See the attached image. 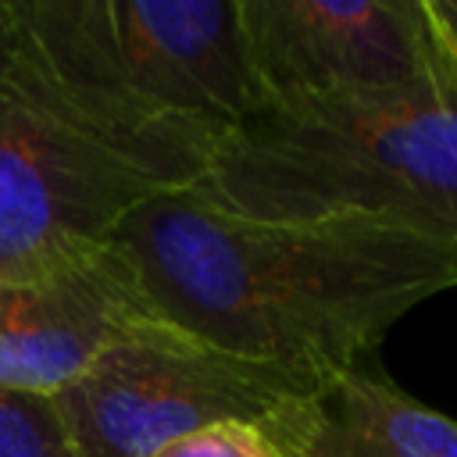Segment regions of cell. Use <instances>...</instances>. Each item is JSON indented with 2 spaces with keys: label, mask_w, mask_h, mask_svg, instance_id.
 <instances>
[{
  "label": "cell",
  "mask_w": 457,
  "mask_h": 457,
  "mask_svg": "<svg viewBox=\"0 0 457 457\" xmlns=\"http://www.w3.org/2000/svg\"><path fill=\"white\" fill-rule=\"evenodd\" d=\"M111 239L164 321L318 382L375 357L407 311L457 289V246L393 218H246L193 186L146 196Z\"/></svg>",
  "instance_id": "6da1fadb"
},
{
  "label": "cell",
  "mask_w": 457,
  "mask_h": 457,
  "mask_svg": "<svg viewBox=\"0 0 457 457\" xmlns=\"http://www.w3.org/2000/svg\"><path fill=\"white\" fill-rule=\"evenodd\" d=\"M193 189L246 218L382 214L457 246L450 46L439 36V68L414 89L257 111L218 143Z\"/></svg>",
  "instance_id": "7a4b0ae2"
},
{
  "label": "cell",
  "mask_w": 457,
  "mask_h": 457,
  "mask_svg": "<svg viewBox=\"0 0 457 457\" xmlns=\"http://www.w3.org/2000/svg\"><path fill=\"white\" fill-rule=\"evenodd\" d=\"M168 189L75 104L0 0V275L111 239L136 204Z\"/></svg>",
  "instance_id": "3957f363"
},
{
  "label": "cell",
  "mask_w": 457,
  "mask_h": 457,
  "mask_svg": "<svg viewBox=\"0 0 457 457\" xmlns=\"http://www.w3.org/2000/svg\"><path fill=\"white\" fill-rule=\"evenodd\" d=\"M318 389L311 375L225 353L154 318L54 393V407L79 457H150L221 421L253 425L282 457H296L314 425Z\"/></svg>",
  "instance_id": "277c9868"
},
{
  "label": "cell",
  "mask_w": 457,
  "mask_h": 457,
  "mask_svg": "<svg viewBox=\"0 0 457 457\" xmlns=\"http://www.w3.org/2000/svg\"><path fill=\"white\" fill-rule=\"evenodd\" d=\"M268 107L414 89L439 68L425 0H239Z\"/></svg>",
  "instance_id": "5b68a950"
},
{
  "label": "cell",
  "mask_w": 457,
  "mask_h": 457,
  "mask_svg": "<svg viewBox=\"0 0 457 457\" xmlns=\"http://www.w3.org/2000/svg\"><path fill=\"white\" fill-rule=\"evenodd\" d=\"M161 318L114 239L0 275V389L54 396L114 339Z\"/></svg>",
  "instance_id": "8992f818"
},
{
  "label": "cell",
  "mask_w": 457,
  "mask_h": 457,
  "mask_svg": "<svg viewBox=\"0 0 457 457\" xmlns=\"http://www.w3.org/2000/svg\"><path fill=\"white\" fill-rule=\"evenodd\" d=\"M296 457H457V418L400 389L375 353L321 382Z\"/></svg>",
  "instance_id": "52a82bcc"
},
{
  "label": "cell",
  "mask_w": 457,
  "mask_h": 457,
  "mask_svg": "<svg viewBox=\"0 0 457 457\" xmlns=\"http://www.w3.org/2000/svg\"><path fill=\"white\" fill-rule=\"evenodd\" d=\"M0 457H79L54 396L0 389Z\"/></svg>",
  "instance_id": "ba28073f"
},
{
  "label": "cell",
  "mask_w": 457,
  "mask_h": 457,
  "mask_svg": "<svg viewBox=\"0 0 457 457\" xmlns=\"http://www.w3.org/2000/svg\"><path fill=\"white\" fill-rule=\"evenodd\" d=\"M150 457H282V453L253 425L221 421V425L186 432V436L157 446Z\"/></svg>",
  "instance_id": "9c48e42d"
},
{
  "label": "cell",
  "mask_w": 457,
  "mask_h": 457,
  "mask_svg": "<svg viewBox=\"0 0 457 457\" xmlns=\"http://www.w3.org/2000/svg\"><path fill=\"white\" fill-rule=\"evenodd\" d=\"M428 4V14L443 36V43L450 46L453 61H457V0H425Z\"/></svg>",
  "instance_id": "30bf717a"
}]
</instances>
